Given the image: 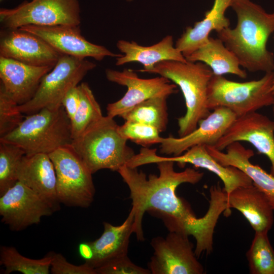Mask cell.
I'll return each instance as SVG.
<instances>
[{
	"instance_id": "cell-17",
	"label": "cell",
	"mask_w": 274,
	"mask_h": 274,
	"mask_svg": "<svg viewBox=\"0 0 274 274\" xmlns=\"http://www.w3.org/2000/svg\"><path fill=\"white\" fill-rule=\"evenodd\" d=\"M199 122L197 128L189 134L179 138H163L160 152L179 156L198 145L214 146L237 117L230 110L219 107Z\"/></svg>"
},
{
	"instance_id": "cell-3",
	"label": "cell",
	"mask_w": 274,
	"mask_h": 274,
	"mask_svg": "<svg viewBox=\"0 0 274 274\" xmlns=\"http://www.w3.org/2000/svg\"><path fill=\"white\" fill-rule=\"evenodd\" d=\"M147 73L166 78L181 89L186 111L184 116L178 118L180 137L196 129L200 121L211 113L207 106V94L214 74L206 64L200 61L164 60L156 64Z\"/></svg>"
},
{
	"instance_id": "cell-40",
	"label": "cell",
	"mask_w": 274,
	"mask_h": 274,
	"mask_svg": "<svg viewBox=\"0 0 274 274\" xmlns=\"http://www.w3.org/2000/svg\"><path fill=\"white\" fill-rule=\"evenodd\" d=\"M2 0H1V1H2Z\"/></svg>"
},
{
	"instance_id": "cell-18",
	"label": "cell",
	"mask_w": 274,
	"mask_h": 274,
	"mask_svg": "<svg viewBox=\"0 0 274 274\" xmlns=\"http://www.w3.org/2000/svg\"><path fill=\"white\" fill-rule=\"evenodd\" d=\"M53 68L0 56V87L18 105L24 104L33 97L42 79Z\"/></svg>"
},
{
	"instance_id": "cell-31",
	"label": "cell",
	"mask_w": 274,
	"mask_h": 274,
	"mask_svg": "<svg viewBox=\"0 0 274 274\" xmlns=\"http://www.w3.org/2000/svg\"><path fill=\"white\" fill-rule=\"evenodd\" d=\"M118 130L124 138L143 147L160 144L163 139L156 128L140 122L125 121L123 125L119 126Z\"/></svg>"
},
{
	"instance_id": "cell-32",
	"label": "cell",
	"mask_w": 274,
	"mask_h": 274,
	"mask_svg": "<svg viewBox=\"0 0 274 274\" xmlns=\"http://www.w3.org/2000/svg\"><path fill=\"white\" fill-rule=\"evenodd\" d=\"M17 106L0 87V138L15 129L23 120L25 117Z\"/></svg>"
},
{
	"instance_id": "cell-9",
	"label": "cell",
	"mask_w": 274,
	"mask_h": 274,
	"mask_svg": "<svg viewBox=\"0 0 274 274\" xmlns=\"http://www.w3.org/2000/svg\"><path fill=\"white\" fill-rule=\"evenodd\" d=\"M80 13L78 0H31L12 9L1 8L0 22L5 29L29 25H79Z\"/></svg>"
},
{
	"instance_id": "cell-1",
	"label": "cell",
	"mask_w": 274,
	"mask_h": 274,
	"mask_svg": "<svg viewBox=\"0 0 274 274\" xmlns=\"http://www.w3.org/2000/svg\"><path fill=\"white\" fill-rule=\"evenodd\" d=\"M174 163L172 161L157 163L159 176L150 174L147 177L137 168L126 165L118 171L130 191L131 209L134 213L133 233L139 241L145 240L142 220L146 212L160 218L169 231L192 235L197 242L207 237L213 228V219L209 214L197 218L189 204L176 192L182 184L198 183L204 173L190 167L176 172Z\"/></svg>"
},
{
	"instance_id": "cell-7",
	"label": "cell",
	"mask_w": 274,
	"mask_h": 274,
	"mask_svg": "<svg viewBox=\"0 0 274 274\" xmlns=\"http://www.w3.org/2000/svg\"><path fill=\"white\" fill-rule=\"evenodd\" d=\"M96 66L85 59L61 55L54 67L42 79L33 97L28 102L18 105V108L23 114L30 115L45 108L60 107L67 92L78 86Z\"/></svg>"
},
{
	"instance_id": "cell-27",
	"label": "cell",
	"mask_w": 274,
	"mask_h": 274,
	"mask_svg": "<svg viewBox=\"0 0 274 274\" xmlns=\"http://www.w3.org/2000/svg\"><path fill=\"white\" fill-rule=\"evenodd\" d=\"M51 256L49 252L43 258L34 259L22 255L15 247L2 246L0 249V264L4 273L20 272L23 274H48Z\"/></svg>"
},
{
	"instance_id": "cell-26",
	"label": "cell",
	"mask_w": 274,
	"mask_h": 274,
	"mask_svg": "<svg viewBox=\"0 0 274 274\" xmlns=\"http://www.w3.org/2000/svg\"><path fill=\"white\" fill-rule=\"evenodd\" d=\"M166 96L147 99L120 117L125 121L138 122L153 126L160 132L166 130L168 123Z\"/></svg>"
},
{
	"instance_id": "cell-10",
	"label": "cell",
	"mask_w": 274,
	"mask_h": 274,
	"mask_svg": "<svg viewBox=\"0 0 274 274\" xmlns=\"http://www.w3.org/2000/svg\"><path fill=\"white\" fill-rule=\"evenodd\" d=\"M154 253L148 263L152 274H203L204 267L197 260L189 235L169 231L164 238L152 239Z\"/></svg>"
},
{
	"instance_id": "cell-29",
	"label": "cell",
	"mask_w": 274,
	"mask_h": 274,
	"mask_svg": "<svg viewBox=\"0 0 274 274\" xmlns=\"http://www.w3.org/2000/svg\"><path fill=\"white\" fill-rule=\"evenodd\" d=\"M268 232H255L246 253L251 274H274V250Z\"/></svg>"
},
{
	"instance_id": "cell-20",
	"label": "cell",
	"mask_w": 274,
	"mask_h": 274,
	"mask_svg": "<svg viewBox=\"0 0 274 274\" xmlns=\"http://www.w3.org/2000/svg\"><path fill=\"white\" fill-rule=\"evenodd\" d=\"M228 215L230 209L240 212L255 232H268L273 223V210L264 194L253 184L238 187L227 196Z\"/></svg>"
},
{
	"instance_id": "cell-15",
	"label": "cell",
	"mask_w": 274,
	"mask_h": 274,
	"mask_svg": "<svg viewBox=\"0 0 274 274\" xmlns=\"http://www.w3.org/2000/svg\"><path fill=\"white\" fill-rule=\"evenodd\" d=\"M61 54L40 37L20 28H2L0 56L37 66H54Z\"/></svg>"
},
{
	"instance_id": "cell-12",
	"label": "cell",
	"mask_w": 274,
	"mask_h": 274,
	"mask_svg": "<svg viewBox=\"0 0 274 274\" xmlns=\"http://www.w3.org/2000/svg\"><path fill=\"white\" fill-rule=\"evenodd\" d=\"M54 212L49 203L19 181L0 197L2 221L13 231L39 224L42 217L51 216Z\"/></svg>"
},
{
	"instance_id": "cell-38",
	"label": "cell",
	"mask_w": 274,
	"mask_h": 274,
	"mask_svg": "<svg viewBox=\"0 0 274 274\" xmlns=\"http://www.w3.org/2000/svg\"><path fill=\"white\" fill-rule=\"evenodd\" d=\"M273 40H274V36H273ZM273 92H274V83H273Z\"/></svg>"
},
{
	"instance_id": "cell-5",
	"label": "cell",
	"mask_w": 274,
	"mask_h": 274,
	"mask_svg": "<svg viewBox=\"0 0 274 274\" xmlns=\"http://www.w3.org/2000/svg\"><path fill=\"white\" fill-rule=\"evenodd\" d=\"M72 140L71 121L62 106L27 115L17 127L0 138V142L20 147L27 156L49 154L70 145Z\"/></svg>"
},
{
	"instance_id": "cell-21",
	"label": "cell",
	"mask_w": 274,
	"mask_h": 274,
	"mask_svg": "<svg viewBox=\"0 0 274 274\" xmlns=\"http://www.w3.org/2000/svg\"><path fill=\"white\" fill-rule=\"evenodd\" d=\"M206 147L209 153L220 164L237 167L248 175L253 184L266 196L274 211V177L251 162L250 159L254 155L252 150L246 148L238 142L228 146L226 152L213 146Z\"/></svg>"
},
{
	"instance_id": "cell-24",
	"label": "cell",
	"mask_w": 274,
	"mask_h": 274,
	"mask_svg": "<svg viewBox=\"0 0 274 274\" xmlns=\"http://www.w3.org/2000/svg\"><path fill=\"white\" fill-rule=\"evenodd\" d=\"M230 3L231 0H214L212 9L202 20L186 28L175 46L185 58L207 42L212 31L218 32L229 27L230 21L225 13Z\"/></svg>"
},
{
	"instance_id": "cell-23",
	"label": "cell",
	"mask_w": 274,
	"mask_h": 274,
	"mask_svg": "<svg viewBox=\"0 0 274 274\" xmlns=\"http://www.w3.org/2000/svg\"><path fill=\"white\" fill-rule=\"evenodd\" d=\"M116 46L124 55L116 58V65L138 62L144 66L143 69L138 70L140 72L147 73L156 64L164 60L187 61L182 53L174 46L171 35L166 36L158 43L150 46H143L135 42L123 40H119Z\"/></svg>"
},
{
	"instance_id": "cell-36",
	"label": "cell",
	"mask_w": 274,
	"mask_h": 274,
	"mask_svg": "<svg viewBox=\"0 0 274 274\" xmlns=\"http://www.w3.org/2000/svg\"><path fill=\"white\" fill-rule=\"evenodd\" d=\"M79 252L85 261H89L92 257V251L88 242L80 244Z\"/></svg>"
},
{
	"instance_id": "cell-8",
	"label": "cell",
	"mask_w": 274,
	"mask_h": 274,
	"mask_svg": "<svg viewBox=\"0 0 274 274\" xmlns=\"http://www.w3.org/2000/svg\"><path fill=\"white\" fill-rule=\"evenodd\" d=\"M56 175V189L60 203L68 207L88 208L95 189L92 174L70 145L50 153Z\"/></svg>"
},
{
	"instance_id": "cell-11",
	"label": "cell",
	"mask_w": 274,
	"mask_h": 274,
	"mask_svg": "<svg viewBox=\"0 0 274 274\" xmlns=\"http://www.w3.org/2000/svg\"><path fill=\"white\" fill-rule=\"evenodd\" d=\"M107 79L113 83L127 87L125 95L119 100L108 104L107 116L114 118L121 116L137 105L151 98L168 97L178 92L177 85L170 84V80L162 76L151 79L140 78L136 73L130 69L122 71L108 68L106 70Z\"/></svg>"
},
{
	"instance_id": "cell-22",
	"label": "cell",
	"mask_w": 274,
	"mask_h": 274,
	"mask_svg": "<svg viewBox=\"0 0 274 274\" xmlns=\"http://www.w3.org/2000/svg\"><path fill=\"white\" fill-rule=\"evenodd\" d=\"M134 213L131 209L120 225L103 223L104 231L97 239L88 242L92 251L90 260L85 261L94 269L114 259L127 256L129 238L134 231Z\"/></svg>"
},
{
	"instance_id": "cell-34",
	"label": "cell",
	"mask_w": 274,
	"mask_h": 274,
	"mask_svg": "<svg viewBox=\"0 0 274 274\" xmlns=\"http://www.w3.org/2000/svg\"><path fill=\"white\" fill-rule=\"evenodd\" d=\"M51 256L50 272L53 274H96L88 263L76 265L68 262L60 253L49 252Z\"/></svg>"
},
{
	"instance_id": "cell-35",
	"label": "cell",
	"mask_w": 274,
	"mask_h": 274,
	"mask_svg": "<svg viewBox=\"0 0 274 274\" xmlns=\"http://www.w3.org/2000/svg\"><path fill=\"white\" fill-rule=\"evenodd\" d=\"M80 94L78 86L70 89L64 96L61 105L70 121L75 115L80 104Z\"/></svg>"
},
{
	"instance_id": "cell-30",
	"label": "cell",
	"mask_w": 274,
	"mask_h": 274,
	"mask_svg": "<svg viewBox=\"0 0 274 274\" xmlns=\"http://www.w3.org/2000/svg\"><path fill=\"white\" fill-rule=\"evenodd\" d=\"M25 155L20 147L0 142V196L18 181L17 169Z\"/></svg>"
},
{
	"instance_id": "cell-2",
	"label": "cell",
	"mask_w": 274,
	"mask_h": 274,
	"mask_svg": "<svg viewBox=\"0 0 274 274\" xmlns=\"http://www.w3.org/2000/svg\"><path fill=\"white\" fill-rule=\"evenodd\" d=\"M230 7L236 15V25L217 32L218 38L241 66L250 72H273V54L266 44L274 32V12L267 13L251 0H231Z\"/></svg>"
},
{
	"instance_id": "cell-16",
	"label": "cell",
	"mask_w": 274,
	"mask_h": 274,
	"mask_svg": "<svg viewBox=\"0 0 274 274\" xmlns=\"http://www.w3.org/2000/svg\"><path fill=\"white\" fill-rule=\"evenodd\" d=\"M142 161L144 164L172 161L177 162L182 167L186 163H190L196 167L205 168L216 175L222 180L227 196L238 187L253 184L250 178L241 169L220 164L209 153L204 145L194 146L180 155L169 157L158 155L156 149L147 148L142 154Z\"/></svg>"
},
{
	"instance_id": "cell-14",
	"label": "cell",
	"mask_w": 274,
	"mask_h": 274,
	"mask_svg": "<svg viewBox=\"0 0 274 274\" xmlns=\"http://www.w3.org/2000/svg\"><path fill=\"white\" fill-rule=\"evenodd\" d=\"M241 141L250 143L269 159L270 174L274 177V120L256 112L237 117L213 147L223 151Z\"/></svg>"
},
{
	"instance_id": "cell-37",
	"label": "cell",
	"mask_w": 274,
	"mask_h": 274,
	"mask_svg": "<svg viewBox=\"0 0 274 274\" xmlns=\"http://www.w3.org/2000/svg\"><path fill=\"white\" fill-rule=\"evenodd\" d=\"M272 112H273V120H274V100H273V102L272 104Z\"/></svg>"
},
{
	"instance_id": "cell-33",
	"label": "cell",
	"mask_w": 274,
	"mask_h": 274,
	"mask_svg": "<svg viewBox=\"0 0 274 274\" xmlns=\"http://www.w3.org/2000/svg\"><path fill=\"white\" fill-rule=\"evenodd\" d=\"M96 274H151L144 268L133 263L128 256L117 258L95 269Z\"/></svg>"
},
{
	"instance_id": "cell-6",
	"label": "cell",
	"mask_w": 274,
	"mask_h": 274,
	"mask_svg": "<svg viewBox=\"0 0 274 274\" xmlns=\"http://www.w3.org/2000/svg\"><path fill=\"white\" fill-rule=\"evenodd\" d=\"M274 72L260 79L244 82L229 80L223 75H213L207 94L208 109L224 107L240 117L272 105L274 100Z\"/></svg>"
},
{
	"instance_id": "cell-13",
	"label": "cell",
	"mask_w": 274,
	"mask_h": 274,
	"mask_svg": "<svg viewBox=\"0 0 274 274\" xmlns=\"http://www.w3.org/2000/svg\"><path fill=\"white\" fill-rule=\"evenodd\" d=\"M19 28L40 37L62 55L80 59L92 57L97 61L107 56L117 58L122 56L87 41L81 34L80 25H29Z\"/></svg>"
},
{
	"instance_id": "cell-25",
	"label": "cell",
	"mask_w": 274,
	"mask_h": 274,
	"mask_svg": "<svg viewBox=\"0 0 274 274\" xmlns=\"http://www.w3.org/2000/svg\"><path fill=\"white\" fill-rule=\"evenodd\" d=\"M188 61H200L209 66L214 75L231 74L243 79L247 77L235 56L218 38L209 37L202 47L186 58Z\"/></svg>"
},
{
	"instance_id": "cell-19",
	"label": "cell",
	"mask_w": 274,
	"mask_h": 274,
	"mask_svg": "<svg viewBox=\"0 0 274 274\" xmlns=\"http://www.w3.org/2000/svg\"><path fill=\"white\" fill-rule=\"evenodd\" d=\"M17 179L49 203L55 211L59 210L56 172L49 154L25 155L18 168Z\"/></svg>"
},
{
	"instance_id": "cell-39",
	"label": "cell",
	"mask_w": 274,
	"mask_h": 274,
	"mask_svg": "<svg viewBox=\"0 0 274 274\" xmlns=\"http://www.w3.org/2000/svg\"><path fill=\"white\" fill-rule=\"evenodd\" d=\"M127 1L128 2H130V1H132V0H127Z\"/></svg>"
},
{
	"instance_id": "cell-28",
	"label": "cell",
	"mask_w": 274,
	"mask_h": 274,
	"mask_svg": "<svg viewBox=\"0 0 274 274\" xmlns=\"http://www.w3.org/2000/svg\"><path fill=\"white\" fill-rule=\"evenodd\" d=\"M80 104L77 111L71 120L72 137L80 135L89 126L103 117L100 107L89 85L85 82L78 85Z\"/></svg>"
},
{
	"instance_id": "cell-4",
	"label": "cell",
	"mask_w": 274,
	"mask_h": 274,
	"mask_svg": "<svg viewBox=\"0 0 274 274\" xmlns=\"http://www.w3.org/2000/svg\"><path fill=\"white\" fill-rule=\"evenodd\" d=\"M119 126L114 118L103 116L73 139L71 146L92 174L102 169L118 172L135 154Z\"/></svg>"
}]
</instances>
